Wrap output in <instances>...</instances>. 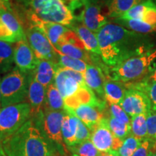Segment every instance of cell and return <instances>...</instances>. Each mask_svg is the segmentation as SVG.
Returning a JSON list of instances; mask_svg holds the SVG:
<instances>
[{
	"label": "cell",
	"instance_id": "6da1fadb",
	"mask_svg": "<svg viewBox=\"0 0 156 156\" xmlns=\"http://www.w3.org/2000/svg\"><path fill=\"white\" fill-rule=\"evenodd\" d=\"M103 63L116 67L126 58L144 51L145 37L118 24L108 23L96 34Z\"/></svg>",
	"mask_w": 156,
	"mask_h": 156
},
{
	"label": "cell",
	"instance_id": "7a4b0ae2",
	"mask_svg": "<svg viewBox=\"0 0 156 156\" xmlns=\"http://www.w3.org/2000/svg\"><path fill=\"white\" fill-rule=\"evenodd\" d=\"M2 142L7 156H51L57 154L31 119Z\"/></svg>",
	"mask_w": 156,
	"mask_h": 156
},
{
	"label": "cell",
	"instance_id": "3957f363",
	"mask_svg": "<svg viewBox=\"0 0 156 156\" xmlns=\"http://www.w3.org/2000/svg\"><path fill=\"white\" fill-rule=\"evenodd\" d=\"M155 62L156 48L147 49L109 68L108 75L112 80L122 83H136L147 75Z\"/></svg>",
	"mask_w": 156,
	"mask_h": 156
},
{
	"label": "cell",
	"instance_id": "277c9868",
	"mask_svg": "<svg viewBox=\"0 0 156 156\" xmlns=\"http://www.w3.org/2000/svg\"><path fill=\"white\" fill-rule=\"evenodd\" d=\"M64 114L65 111L53 112L44 110L36 118L30 119L56 153L62 156H65L69 151L62 135V122Z\"/></svg>",
	"mask_w": 156,
	"mask_h": 156
},
{
	"label": "cell",
	"instance_id": "5b68a950",
	"mask_svg": "<svg viewBox=\"0 0 156 156\" xmlns=\"http://www.w3.org/2000/svg\"><path fill=\"white\" fill-rule=\"evenodd\" d=\"M2 107L25 103L28 99V75L15 67L2 78Z\"/></svg>",
	"mask_w": 156,
	"mask_h": 156
},
{
	"label": "cell",
	"instance_id": "8992f818",
	"mask_svg": "<svg viewBox=\"0 0 156 156\" xmlns=\"http://www.w3.org/2000/svg\"><path fill=\"white\" fill-rule=\"evenodd\" d=\"M32 12L48 22L71 27L75 17L63 0H28Z\"/></svg>",
	"mask_w": 156,
	"mask_h": 156
},
{
	"label": "cell",
	"instance_id": "52a82bcc",
	"mask_svg": "<svg viewBox=\"0 0 156 156\" xmlns=\"http://www.w3.org/2000/svg\"><path fill=\"white\" fill-rule=\"evenodd\" d=\"M30 119V107L28 102L0 108V141L15 134Z\"/></svg>",
	"mask_w": 156,
	"mask_h": 156
},
{
	"label": "cell",
	"instance_id": "ba28073f",
	"mask_svg": "<svg viewBox=\"0 0 156 156\" xmlns=\"http://www.w3.org/2000/svg\"><path fill=\"white\" fill-rule=\"evenodd\" d=\"M25 35L29 45L38 59H46L58 64V51L42 32L31 25Z\"/></svg>",
	"mask_w": 156,
	"mask_h": 156
},
{
	"label": "cell",
	"instance_id": "9c48e42d",
	"mask_svg": "<svg viewBox=\"0 0 156 156\" xmlns=\"http://www.w3.org/2000/svg\"><path fill=\"white\" fill-rule=\"evenodd\" d=\"M90 140L101 153L117 151L122 145L124 140L113 134L108 124L107 118H103L90 131Z\"/></svg>",
	"mask_w": 156,
	"mask_h": 156
},
{
	"label": "cell",
	"instance_id": "30bf717a",
	"mask_svg": "<svg viewBox=\"0 0 156 156\" xmlns=\"http://www.w3.org/2000/svg\"><path fill=\"white\" fill-rule=\"evenodd\" d=\"M54 83L59 90L64 100L73 96L81 87L85 85L83 74L62 67L58 64Z\"/></svg>",
	"mask_w": 156,
	"mask_h": 156
},
{
	"label": "cell",
	"instance_id": "8fae6325",
	"mask_svg": "<svg viewBox=\"0 0 156 156\" xmlns=\"http://www.w3.org/2000/svg\"><path fill=\"white\" fill-rule=\"evenodd\" d=\"M119 105L131 118L152 110L147 95L141 90L131 87H126L125 95Z\"/></svg>",
	"mask_w": 156,
	"mask_h": 156
},
{
	"label": "cell",
	"instance_id": "7c38bea8",
	"mask_svg": "<svg viewBox=\"0 0 156 156\" xmlns=\"http://www.w3.org/2000/svg\"><path fill=\"white\" fill-rule=\"evenodd\" d=\"M25 39L26 35L12 12L0 10V41L16 44Z\"/></svg>",
	"mask_w": 156,
	"mask_h": 156
},
{
	"label": "cell",
	"instance_id": "4fadbf2b",
	"mask_svg": "<svg viewBox=\"0 0 156 156\" xmlns=\"http://www.w3.org/2000/svg\"><path fill=\"white\" fill-rule=\"evenodd\" d=\"M46 95V87L36 80L34 73H30L28 74V101L30 107L31 119L36 118L44 112Z\"/></svg>",
	"mask_w": 156,
	"mask_h": 156
},
{
	"label": "cell",
	"instance_id": "5bb4252c",
	"mask_svg": "<svg viewBox=\"0 0 156 156\" xmlns=\"http://www.w3.org/2000/svg\"><path fill=\"white\" fill-rule=\"evenodd\" d=\"M30 22L35 28L38 29L50 41L51 44L56 48V46L62 41L64 36L69 28L58 23L44 21L37 17L32 12L29 15Z\"/></svg>",
	"mask_w": 156,
	"mask_h": 156
},
{
	"label": "cell",
	"instance_id": "9a60e30c",
	"mask_svg": "<svg viewBox=\"0 0 156 156\" xmlns=\"http://www.w3.org/2000/svg\"><path fill=\"white\" fill-rule=\"evenodd\" d=\"M79 20L83 25L95 34H97L108 23L106 17L101 13L99 5L93 3L90 0L84 1V9Z\"/></svg>",
	"mask_w": 156,
	"mask_h": 156
},
{
	"label": "cell",
	"instance_id": "2e32d148",
	"mask_svg": "<svg viewBox=\"0 0 156 156\" xmlns=\"http://www.w3.org/2000/svg\"><path fill=\"white\" fill-rule=\"evenodd\" d=\"M64 110H73L81 105H89L104 110L106 102L98 98L91 89L86 85L81 87L73 96L64 99Z\"/></svg>",
	"mask_w": 156,
	"mask_h": 156
},
{
	"label": "cell",
	"instance_id": "e0dca14e",
	"mask_svg": "<svg viewBox=\"0 0 156 156\" xmlns=\"http://www.w3.org/2000/svg\"><path fill=\"white\" fill-rule=\"evenodd\" d=\"M38 62L27 38L20 41L15 45V64L23 73H27L36 69Z\"/></svg>",
	"mask_w": 156,
	"mask_h": 156
},
{
	"label": "cell",
	"instance_id": "ac0fdd59",
	"mask_svg": "<svg viewBox=\"0 0 156 156\" xmlns=\"http://www.w3.org/2000/svg\"><path fill=\"white\" fill-rule=\"evenodd\" d=\"M64 111L77 117L90 131L104 118L103 110L89 105H81L73 110Z\"/></svg>",
	"mask_w": 156,
	"mask_h": 156
},
{
	"label": "cell",
	"instance_id": "d6986e66",
	"mask_svg": "<svg viewBox=\"0 0 156 156\" xmlns=\"http://www.w3.org/2000/svg\"><path fill=\"white\" fill-rule=\"evenodd\" d=\"M83 78L86 86L101 98H105L104 83L106 79L100 68L93 64H88L86 71L83 74Z\"/></svg>",
	"mask_w": 156,
	"mask_h": 156
},
{
	"label": "cell",
	"instance_id": "ffe728a7",
	"mask_svg": "<svg viewBox=\"0 0 156 156\" xmlns=\"http://www.w3.org/2000/svg\"><path fill=\"white\" fill-rule=\"evenodd\" d=\"M57 64L46 59H38L36 69L33 71L35 78L46 88L54 83Z\"/></svg>",
	"mask_w": 156,
	"mask_h": 156
},
{
	"label": "cell",
	"instance_id": "44dd1931",
	"mask_svg": "<svg viewBox=\"0 0 156 156\" xmlns=\"http://www.w3.org/2000/svg\"><path fill=\"white\" fill-rule=\"evenodd\" d=\"M70 28L73 29L74 32L76 33V34L82 41L87 51L101 56L100 46H99L96 34L89 30L83 24L73 25Z\"/></svg>",
	"mask_w": 156,
	"mask_h": 156
},
{
	"label": "cell",
	"instance_id": "7402d4cb",
	"mask_svg": "<svg viewBox=\"0 0 156 156\" xmlns=\"http://www.w3.org/2000/svg\"><path fill=\"white\" fill-rule=\"evenodd\" d=\"M124 83L112 80H106L104 83V96L106 101L111 104H120L124 95L126 87Z\"/></svg>",
	"mask_w": 156,
	"mask_h": 156
},
{
	"label": "cell",
	"instance_id": "603a6c76",
	"mask_svg": "<svg viewBox=\"0 0 156 156\" xmlns=\"http://www.w3.org/2000/svg\"><path fill=\"white\" fill-rule=\"evenodd\" d=\"M78 118L75 115L65 112L62 122V135L67 148L77 144L76 134L77 129Z\"/></svg>",
	"mask_w": 156,
	"mask_h": 156
},
{
	"label": "cell",
	"instance_id": "cb8c5ba5",
	"mask_svg": "<svg viewBox=\"0 0 156 156\" xmlns=\"http://www.w3.org/2000/svg\"><path fill=\"white\" fill-rule=\"evenodd\" d=\"M15 45L0 41V75L8 73L14 69Z\"/></svg>",
	"mask_w": 156,
	"mask_h": 156
},
{
	"label": "cell",
	"instance_id": "d4e9b609",
	"mask_svg": "<svg viewBox=\"0 0 156 156\" xmlns=\"http://www.w3.org/2000/svg\"><path fill=\"white\" fill-rule=\"evenodd\" d=\"M146 0H108V16L111 18H119L124 13Z\"/></svg>",
	"mask_w": 156,
	"mask_h": 156
},
{
	"label": "cell",
	"instance_id": "484cf974",
	"mask_svg": "<svg viewBox=\"0 0 156 156\" xmlns=\"http://www.w3.org/2000/svg\"><path fill=\"white\" fill-rule=\"evenodd\" d=\"M44 110L53 112L64 111V98L54 83L51 84L46 88Z\"/></svg>",
	"mask_w": 156,
	"mask_h": 156
},
{
	"label": "cell",
	"instance_id": "4316f807",
	"mask_svg": "<svg viewBox=\"0 0 156 156\" xmlns=\"http://www.w3.org/2000/svg\"><path fill=\"white\" fill-rule=\"evenodd\" d=\"M56 49L64 55L83 60L88 64H93V60L88 51L85 49H82L80 48H78L74 45L65 42H60L56 46Z\"/></svg>",
	"mask_w": 156,
	"mask_h": 156
},
{
	"label": "cell",
	"instance_id": "83f0119b",
	"mask_svg": "<svg viewBox=\"0 0 156 156\" xmlns=\"http://www.w3.org/2000/svg\"><path fill=\"white\" fill-rule=\"evenodd\" d=\"M115 23L128 30L140 34L156 33V26L142 22L139 20H122L115 19Z\"/></svg>",
	"mask_w": 156,
	"mask_h": 156
},
{
	"label": "cell",
	"instance_id": "f1b7e54d",
	"mask_svg": "<svg viewBox=\"0 0 156 156\" xmlns=\"http://www.w3.org/2000/svg\"><path fill=\"white\" fill-rule=\"evenodd\" d=\"M148 113L136 115L131 118V134L138 140L143 141L147 138V118Z\"/></svg>",
	"mask_w": 156,
	"mask_h": 156
},
{
	"label": "cell",
	"instance_id": "f546056e",
	"mask_svg": "<svg viewBox=\"0 0 156 156\" xmlns=\"http://www.w3.org/2000/svg\"><path fill=\"white\" fill-rule=\"evenodd\" d=\"M58 65L60 67L67 68L81 74L85 73L86 71L88 64L83 60L74 58L69 56L64 55L58 51Z\"/></svg>",
	"mask_w": 156,
	"mask_h": 156
},
{
	"label": "cell",
	"instance_id": "4dcf8cb0",
	"mask_svg": "<svg viewBox=\"0 0 156 156\" xmlns=\"http://www.w3.org/2000/svg\"><path fill=\"white\" fill-rule=\"evenodd\" d=\"M68 151L78 156H101L102 153L90 140L78 142L75 145L68 147Z\"/></svg>",
	"mask_w": 156,
	"mask_h": 156
},
{
	"label": "cell",
	"instance_id": "1f68e13d",
	"mask_svg": "<svg viewBox=\"0 0 156 156\" xmlns=\"http://www.w3.org/2000/svg\"><path fill=\"white\" fill-rule=\"evenodd\" d=\"M107 120L109 127L116 137L124 140L131 133V125L129 124H126L111 116L107 118Z\"/></svg>",
	"mask_w": 156,
	"mask_h": 156
},
{
	"label": "cell",
	"instance_id": "d6a6232c",
	"mask_svg": "<svg viewBox=\"0 0 156 156\" xmlns=\"http://www.w3.org/2000/svg\"><path fill=\"white\" fill-rule=\"evenodd\" d=\"M125 85L126 87L139 90L145 93L151 101L152 110L156 111V82L151 83H143L142 82H136V83H128V85Z\"/></svg>",
	"mask_w": 156,
	"mask_h": 156
},
{
	"label": "cell",
	"instance_id": "836d02e7",
	"mask_svg": "<svg viewBox=\"0 0 156 156\" xmlns=\"http://www.w3.org/2000/svg\"><path fill=\"white\" fill-rule=\"evenodd\" d=\"M141 140H138L131 134L123 141L122 145L117 151L114 153L117 156H132L141 144Z\"/></svg>",
	"mask_w": 156,
	"mask_h": 156
},
{
	"label": "cell",
	"instance_id": "e575fe53",
	"mask_svg": "<svg viewBox=\"0 0 156 156\" xmlns=\"http://www.w3.org/2000/svg\"><path fill=\"white\" fill-rule=\"evenodd\" d=\"M140 20L156 26V5L153 0H147V8L144 11Z\"/></svg>",
	"mask_w": 156,
	"mask_h": 156
},
{
	"label": "cell",
	"instance_id": "d590c367",
	"mask_svg": "<svg viewBox=\"0 0 156 156\" xmlns=\"http://www.w3.org/2000/svg\"><path fill=\"white\" fill-rule=\"evenodd\" d=\"M109 112L111 116L131 125V117L126 114L119 104H111Z\"/></svg>",
	"mask_w": 156,
	"mask_h": 156
},
{
	"label": "cell",
	"instance_id": "8d00e7d4",
	"mask_svg": "<svg viewBox=\"0 0 156 156\" xmlns=\"http://www.w3.org/2000/svg\"><path fill=\"white\" fill-rule=\"evenodd\" d=\"M147 139L156 144V111L151 110L147 118Z\"/></svg>",
	"mask_w": 156,
	"mask_h": 156
},
{
	"label": "cell",
	"instance_id": "74e56055",
	"mask_svg": "<svg viewBox=\"0 0 156 156\" xmlns=\"http://www.w3.org/2000/svg\"><path fill=\"white\" fill-rule=\"evenodd\" d=\"M154 144H155L154 142L147 138L144 140L143 141H142L140 147L136 149L132 156H150Z\"/></svg>",
	"mask_w": 156,
	"mask_h": 156
},
{
	"label": "cell",
	"instance_id": "f35d334b",
	"mask_svg": "<svg viewBox=\"0 0 156 156\" xmlns=\"http://www.w3.org/2000/svg\"><path fill=\"white\" fill-rule=\"evenodd\" d=\"M90 130L80 120L78 119L77 123V134H76V140H77V143L81 142L85 140H90Z\"/></svg>",
	"mask_w": 156,
	"mask_h": 156
},
{
	"label": "cell",
	"instance_id": "ab89813d",
	"mask_svg": "<svg viewBox=\"0 0 156 156\" xmlns=\"http://www.w3.org/2000/svg\"><path fill=\"white\" fill-rule=\"evenodd\" d=\"M139 82H142L143 83H151L156 82V63L153 64L147 75Z\"/></svg>",
	"mask_w": 156,
	"mask_h": 156
},
{
	"label": "cell",
	"instance_id": "60d3db41",
	"mask_svg": "<svg viewBox=\"0 0 156 156\" xmlns=\"http://www.w3.org/2000/svg\"><path fill=\"white\" fill-rule=\"evenodd\" d=\"M0 10L12 12L10 0H0Z\"/></svg>",
	"mask_w": 156,
	"mask_h": 156
},
{
	"label": "cell",
	"instance_id": "b9f144b4",
	"mask_svg": "<svg viewBox=\"0 0 156 156\" xmlns=\"http://www.w3.org/2000/svg\"><path fill=\"white\" fill-rule=\"evenodd\" d=\"M0 156H7L5 153V151H4L2 142L0 141Z\"/></svg>",
	"mask_w": 156,
	"mask_h": 156
},
{
	"label": "cell",
	"instance_id": "7bdbcfd3",
	"mask_svg": "<svg viewBox=\"0 0 156 156\" xmlns=\"http://www.w3.org/2000/svg\"><path fill=\"white\" fill-rule=\"evenodd\" d=\"M101 156H117L114 152H111V153H102Z\"/></svg>",
	"mask_w": 156,
	"mask_h": 156
},
{
	"label": "cell",
	"instance_id": "ee69618b",
	"mask_svg": "<svg viewBox=\"0 0 156 156\" xmlns=\"http://www.w3.org/2000/svg\"><path fill=\"white\" fill-rule=\"evenodd\" d=\"M1 75H0V84H1ZM0 108H2V95H1V90H0Z\"/></svg>",
	"mask_w": 156,
	"mask_h": 156
},
{
	"label": "cell",
	"instance_id": "f6af8a7d",
	"mask_svg": "<svg viewBox=\"0 0 156 156\" xmlns=\"http://www.w3.org/2000/svg\"><path fill=\"white\" fill-rule=\"evenodd\" d=\"M90 2H92L93 3H95V4H98V2L100 1V0H90ZM107 2H108V0H107Z\"/></svg>",
	"mask_w": 156,
	"mask_h": 156
},
{
	"label": "cell",
	"instance_id": "bcb514c9",
	"mask_svg": "<svg viewBox=\"0 0 156 156\" xmlns=\"http://www.w3.org/2000/svg\"><path fill=\"white\" fill-rule=\"evenodd\" d=\"M150 156H156V151H152L150 154Z\"/></svg>",
	"mask_w": 156,
	"mask_h": 156
},
{
	"label": "cell",
	"instance_id": "7dc6e473",
	"mask_svg": "<svg viewBox=\"0 0 156 156\" xmlns=\"http://www.w3.org/2000/svg\"><path fill=\"white\" fill-rule=\"evenodd\" d=\"M51 156H62V155H58V154H56V155H51Z\"/></svg>",
	"mask_w": 156,
	"mask_h": 156
},
{
	"label": "cell",
	"instance_id": "c3c4849f",
	"mask_svg": "<svg viewBox=\"0 0 156 156\" xmlns=\"http://www.w3.org/2000/svg\"><path fill=\"white\" fill-rule=\"evenodd\" d=\"M73 156H78L77 155H75V154H73Z\"/></svg>",
	"mask_w": 156,
	"mask_h": 156
},
{
	"label": "cell",
	"instance_id": "681fc988",
	"mask_svg": "<svg viewBox=\"0 0 156 156\" xmlns=\"http://www.w3.org/2000/svg\"><path fill=\"white\" fill-rule=\"evenodd\" d=\"M155 5H156V0H155Z\"/></svg>",
	"mask_w": 156,
	"mask_h": 156
}]
</instances>
